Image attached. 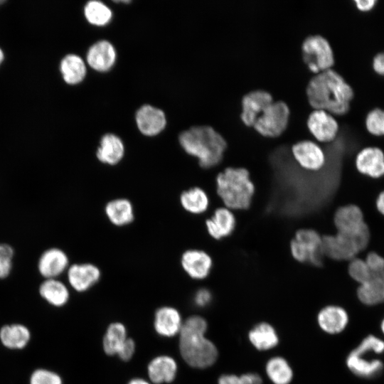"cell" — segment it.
<instances>
[{
	"label": "cell",
	"instance_id": "9c48e42d",
	"mask_svg": "<svg viewBox=\"0 0 384 384\" xmlns=\"http://www.w3.org/2000/svg\"><path fill=\"white\" fill-rule=\"evenodd\" d=\"M289 109L283 101H273L256 119L253 127L265 137H275L286 129Z\"/></svg>",
	"mask_w": 384,
	"mask_h": 384
},
{
	"label": "cell",
	"instance_id": "74e56055",
	"mask_svg": "<svg viewBox=\"0 0 384 384\" xmlns=\"http://www.w3.org/2000/svg\"><path fill=\"white\" fill-rule=\"evenodd\" d=\"M30 384H63L60 376L46 369H37L30 378Z\"/></svg>",
	"mask_w": 384,
	"mask_h": 384
},
{
	"label": "cell",
	"instance_id": "f1b7e54d",
	"mask_svg": "<svg viewBox=\"0 0 384 384\" xmlns=\"http://www.w3.org/2000/svg\"><path fill=\"white\" fill-rule=\"evenodd\" d=\"M60 70L65 82L75 85L85 78L86 65L80 56L71 53L63 57L60 63Z\"/></svg>",
	"mask_w": 384,
	"mask_h": 384
},
{
	"label": "cell",
	"instance_id": "44dd1931",
	"mask_svg": "<svg viewBox=\"0 0 384 384\" xmlns=\"http://www.w3.org/2000/svg\"><path fill=\"white\" fill-rule=\"evenodd\" d=\"M183 321L178 310L171 306H163L155 313L154 326L158 334L172 337L179 334Z\"/></svg>",
	"mask_w": 384,
	"mask_h": 384
},
{
	"label": "cell",
	"instance_id": "4316f807",
	"mask_svg": "<svg viewBox=\"0 0 384 384\" xmlns=\"http://www.w3.org/2000/svg\"><path fill=\"white\" fill-rule=\"evenodd\" d=\"M179 201L186 211L193 215L204 213L210 206V198L208 193L198 186L183 191L179 196Z\"/></svg>",
	"mask_w": 384,
	"mask_h": 384
},
{
	"label": "cell",
	"instance_id": "4fadbf2b",
	"mask_svg": "<svg viewBox=\"0 0 384 384\" xmlns=\"http://www.w3.org/2000/svg\"><path fill=\"white\" fill-rule=\"evenodd\" d=\"M307 126L319 142H330L338 134L339 125L333 114L324 110H314L309 115Z\"/></svg>",
	"mask_w": 384,
	"mask_h": 384
},
{
	"label": "cell",
	"instance_id": "7bdbcfd3",
	"mask_svg": "<svg viewBox=\"0 0 384 384\" xmlns=\"http://www.w3.org/2000/svg\"><path fill=\"white\" fill-rule=\"evenodd\" d=\"M378 0H354L357 10L362 13L370 12L375 7Z\"/></svg>",
	"mask_w": 384,
	"mask_h": 384
},
{
	"label": "cell",
	"instance_id": "bcb514c9",
	"mask_svg": "<svg viewBox=\"0 0 384 384\" xmlns=\"http://www.w3.org/2000/svg\"><path fill=\"white\" fill-rule=\"evenodd\" d=\"M4 58V54L2 49L0 48V64L2 63Z\"/></svg>",
	"mask_w": 384,
	"mask_h": 384
},
{
	"label": "cell",
	"instance_id": "d590c367",
	"mask_svg": "<svg viewBox=\"0 0 384 384\" xmlns=\"http://www.w3.org/2000/svg\"><path fill=\"white\" fill-rule=\"evenodd\" d=\"M347 273L350 279L358 285L367 282L373 277L364 259L359 256L348 262Z\"/></svg>",
	"mask_w": 384,
	"mask_h": 384
},
{
	"label": "cell",
	"instance_id": "4dcf8cb0",
	"mask_svg": "<svg viewBox=\"0 0 384 384\" xmlns=\"http://www.w3.org/2000/svg\"><path fill=\"white\" fill-rule=\"evenodd\" d=\"M251 343L258 350L265 351L275 347L279 342L277 334L267 323L256 325L248 335Z\"/></svg>",
	"mask_w": 384,
	"mask_h": 384
},
{
	"label": "cell",
	"instance_id": "f35d334b",
	"mask_svg": "<svg viewBox=\"0 0 384 384\" xmlns=\"http://www.w3.org/2000/svg\"><path fill=\"white\" fill-rule=\"evenodd\" d=\"M260 376L256 373H245L240 376L223 375L218 379V384H262Z\"/></svg>",
	"mask_w": 384,
	"mask_h": 384
},
{
	"label": "cell",
	"instance_id": "30bf717a",
	"mask_svg": "<svg viewBox=\"0 0 384 384\" xmlns=\"http://www.w3.org/2000/svg\"><path fill=\"white\" fill-rule=\"evenodd\" d=\"M336 232L346 235H358L369 229L359 206L347 204L338 207L333 215Z\"/></svg>",
	"mask_w": 384,
	"mask_h": 384
},
{
	"label": "cell",
	"instance_id": "5b68a950",
	"mask_svg": "<svg viewBox=\"0 0 384 384\" xmlns=\"http://www.w3.org/2000/svg\"><path fill=\"white\" fill-rule=\"evenodd\" d=\"M370 240V230L358 235L340 233L322 236V251L326 258L336 262H349L362 256Z\"/></svg>",
	"mask_w": 384,
	"mask_h": 384
},
{
	"label": "cell",
	"instance_id": "f546056e",
	"mask_svg": "<svg viewBox=\"0 0 384 384\" xmlns=\"http://www.w3.org/2000/svg\"><path fill=\"white\" fill-rule=\"evenodd\" d=\"M31 334L22 324L4 326L0 330V339L3 345L11 349H21L28 343Z\"/></svg>",
	"mask_w": 384,
	"mask_h": 384
},
{
	"label": "cell",
	"instance_id": "ffe728a7",
	"mask_svg": "<svg viewBox=\"0 0 384 384\" xmlns=\"http://www.w3.org/2000/svg\"><path fill=\"white\" fill-rule=\"evenodd\" d=\"M86 58L92 68L98 71H106L114 65L116 51L110 42L100 40L90 46Z\"/></svg>",
	"mask_w": 384,
	"mask_h": 384
},
{
	"label": "cell",
	"instance_id": "d6a6232c",
	"mask_svg": "<svg viewBox=\"0 0 384 384\" xmlns=\"http://www.w3.org/2000/svg\"><path fill=\"white\" fill-rule=\"evenodd\" d=\"M266 373L274 384H289L293 376L287 361L282 357H274L266 365Z\"/></svg>",
	"mask_w": 384,
	"mask_h": 384
},
{
	"label": "cell",
	"instance_id": "ee69618b",
	"mask_svg": "<svg viewBox=\"0 0 384 384\" xmlns=\"http://www.w3.org/2000/svg\"><path fill=\"white\" fill-rule=\"evenodd\" d=\"M375 206L378 213L384 217V190L380 191L377 196Z\"/></svg>",
	"mask_w": 384,
	"mask_h": 384
},
{
	"label": "cell",
	"instance_id": "603a6c76",
	"mask_svg": "<svg viewBox=\"0 0 384 384\" xmlns=\"http://www.w3.org/2000/svg\"><path fill=\"white\" fill-rule=\"evenodd\" d=\"M348 316L346 311L338 306L329 305L323 308L318 314L321 329L331 334L341 332L347 326Z\"/></svg>",
	"mask_w": 384,
	"mask_h": 384
},
{
	"label": "cell",
	"instance_id": "484cf974",
	"mask_svg": "<svg viewBox=\"0 0 384 384\" xmlns=\"http://www.w3.org/2000/svg\"><path fill=\"white\" fill-rule=\"evenodd\" d=\"M356 296L367 306H374L384 302V274L373 276L367 282L358 285Z\"/></svg>",
	"mask_w": 384,
	"mask_h": 384
},
{
	"label": "cell",
	"instance_id": "277c9868",
	"mask_svg": "<svg viewBox=\"0 0 384 384\" xmlns=\"http://www.w3.org/2000/svg\"><path fill=\"white\" fill-rule=\"evenodd\" d=\"M215 181L216 194L223 206L235 211L249 209L255 186L246 168L226 167L218 173Z\"/></svg>",
	"mask_w": 384,
	"mask_h": 384
},
{
	"label": "cell",
	"instance_id": "ba28073f",
	"mask_svg": "<svg viewBox=\"0 0 384 384\" xmlns=\"http://www.w3.org/2000/svg\"><path fill=\"white\" fill-rule=\"evenodd\" d=\"M302 51L304 62L316 74L334 65V50L328 40L321 35L306 37L302 43Z\"/></svg>",
	"mask_w": 384,
	"mask_h": 384
},
{
	"label": "cell",
	"instance_id": "60d3db41",
	"mask_svg": "<svg viewBox=\"0 0 384 384\" xmlns=\"http://www.w3.org/2000/svg\"><path fill=\"white\" fill-rule=\"evenodd\" d=\"M212 299V294L210 292L205 288L198 289L194 296L195 304L200 307L207 306Z\"/></svg>",
	"mask_w": 384,
	"mask_h": 384
},
{
	"label": "cell",
	"instance_id": "ab89813d",
	"mask_svg": "<svg viewBox=\"0 0 384 384\" xmlns=\"http://www.w3.org/2000/svg\"><path fill=\"white\" fill-rule=\"evenodd\" d=\"M363 257L373 276L384 274V257L373 250H368L361 256Z\"/></svg>",
	"mask_w": 384,
	"mask_h": 384
},
{
	"label": "cell",
	"instance_id": "c3c4849f",
	"mask_svg": "<svg viewBox=\"0 0 384 384\" xmlns=\"http://www.w3.org/2000/svg\"><path fill=\"white\" fill-rule=\"evenodd\" d=\"M3 2H4V1H0V4H1V3H3Z\"/></svg>",
	"mask_w": 384,
	"mask_h": 384
},
{
	"label": "cell",
	"instance_id": "836d02e7",
	"mask_svg": "<svg viewBox=\"0 0 384 384\" xmlns=\"http://www.w3.org/2000/svg\"><path fill=\"white\" fill-rule=\"evenodd\" d=\"M84 14L87 21L96 26L105 25L112 16L111 9L103 2L97 0L90 1L85 4Z\"/></svg>",
	"mask_w": 384,
	"mask_h": 384
},
{
	"label": "cell",
	"instance_id": "e575fe53",
	"mask_svg": "<svg viewBox=\"0 0 384 384\" xmlns=\"http://www.w3.org/2000/svg\"><path fill=\"white\" fill-rule=\"evenodd\" d=\"M364 125L366 132L372 137H384V110L371 109L366 115Z\"/></svg>",
	"mask_w": 384,
	"mask_h": 384
},
{
	"label": "cell",
	"instance_id": "f6af8a7d",
	"mask_svg": "<svg viewBox=\"0 0 384 384\" xmlns=\"http://www.w3.org/2000/svg\"><path fill=\"white\" fill-rule=\"evenodd\" d=\"M127 384H151V383L144 379L136 378L129 380Z\"/></svg>",
	"mask_w": 384,
	"mask_h": 384
},
{
	"label": "cell",
	"instance_id": "ac0fdd59",
	"mask_svg": "<svg viewBox=\"0 0 384 384\" xmlns=\"http://www.w3.org/2000/svg\"><path fill=\"white\" fill-rule=\"evenodd\" d=\"M272 102V96L267 91L256 90L248 92L242 99V121L253 127L257 117Z\"/></svg>",
	"mask_w": 384,
	"mask_h": 384
},
{
	"label": "cell",
	"instance_id": "7a4b0ae2",
	"mask_svg": "<svg viewBox=\"0 0 384 384\" xmlns=\"http://www.w3.org/2000/svg\"><path fill=\"white\" fill-rule=\"evenodd\" d=\"M207 323L200 316H192L183 322L179 333L180 353L190 366L206 368L218 358V351L212 341L206 338Z\"/></svg>",
	"mask_w": 384,
	"mask_h": 384
},
{
	"label": "cell",
	"instance_id": "5bb4252c",
	"mask_svg": "<svg viewBox=\"0 0 384 384\" xmlns=\"http://www.w3.org/2000/svg\"><path fill=\"white\" fill-rule=\"evenodd\" d=\"M181 265L183 271L192 279L201 280L210 273L213 265L211 256L205 250L190 249L183 252Z\"/></svg>",
	"mask_w": 384,
	"mask_h": 384
},
{
	"label": "cell",
	"instance_id": "8992f818",
	"mask_svg": "<svg viewBox=\"0 0 384 384\" xmlns=\"http://www.w3.org/2000/svg\"><path fill=\"white\" fill-rule=\"evenodd\" d=\"M384 352V341L370 335L348 356L346 365L356 375L370 378L378 375L383 368L381 360L375 358Z\"/></svg>",
	"mask_w": 384,
	"mask_h": 384
},
{
	"label": "cell",
	"instance_id": "b9f144b4",
	"mask_svg": "<svg viewBox=\"0 0 384 384\" xmlns=\"http://www.w3.org/2000/svg\"><path fill=\"white\" fill-rule=\"evenodd\" d=\"M134 341L132 338H128L117 356L122 360L127 361L132 357L133 354L134 353Z\"/></svg>",
	"mask_w": 384,
	"mask_h": 384
},
{
	"label": "cell",
	"instance_id": "e0dca14e",
	"mask_svg": "<svg viewBox=\"0 0 384 384\" xmlns=\"http://www.w3.org/2000/svg\"><path fill=\"white\" fill-rule=\"evenodd\" d=\"M66 272L69 284L78 292L90 289L101 277L99 267L90 262L70 265Z\"/></svg>",
	"mask_w": 384,
	"mask_h": 384
},
{
	"label": "cell",
	"instance_id": "7dc6e473",
	"mask_svg": "<svg viewBox=\"0 0 384 384\" xmlns=\"http://www.w3.org/2000/svg\"><path fill=\"white\" fill-rule=\"evenodd\" d=\"M380 328H381V331H382L383 334H384V319H383V321L381 322Z\"/></svg>",
	"mask_w": 384,
	"mask_h": 384
},
{
	"label": "cell",
	"instance_id": "8d00e7d4",
	"mask_svg": "<svg viewBox=\"0 0 384 384\" xmlns=\"http://www.w3.org/2000/svg\"><path fill=\"white\" fill-rule=\"evenodd\" d=\"M14 253L11 245L0 243V279H5L11 274Z\"/></svg>",
	"mask_w": 384,
	"mask_h": 384
},
{
	"label": "cell",
	"instance_id": "9a60e30c",
	"mask_svg": "<svg viewBox=\"0 0 384 384\" xmlns=\"http://www.w3.org/2000/svg\"><path fill=\"white\" fill-rule=\"evenodd\" d=\"M206 231L216 240L233 235L236 228V217L233 210L225 206L217 207L210 218L205 220Z\"/></svg>",
	"mask_w": 384,
	"mask_h": 384
},
{
	"label": "cell",
	"instance_id": "3957f363",
	"mask_svg": "<svg viewBox=\"0 0 384 384\" xmlns=\"http://www.w3.org/2000/svg\"><path fill=\"white\" fill-rule=\"evenodd\" d=\"M183 150L198 159L203 169L215 167L222 161L227 142L210 126H195L182 132L178 137Z\"/></svg>",
	"mask_w": 384,
	"mask_h": 384
},
{
	"label": "cell",
	"instance_id": "d6986e66",
	"mask_svg": "<svg viewBox=\"0 0 384 384\" xmlns=\"http://www.w3.org/2000/svg\"><path fill=\"white\" fill-rule=\"evenodd\" d=\"M136 122L143 134L154 136L164 129L166 119L161 109L150 105H144L137 111Z\"/></svg>",
	"mask_w": 384,
	"mask_h": 384
},
{
	"label": "cell",
	"instance_id": "cb8c5ba5",
	"mask_svg": "<svg viewBox=\"0 0 384 384\" xmlns=\"http://www.w3.org/2000/svg\"><path fill=\"white\" fill-rule=\"evenodd\" d=\"M177 363L169 356H159L148 365V375L151 381L156 384L172 382L177 373Z\"/></svg>",
	"mask_w": 384,
	"mask_h": 384
},
{
	"label": "cell",
	"instance_id": "7c38bea8",
	"mask_svg": "<svg viewBox=\"0 0 384 384\" xmlns=\"http://www.w3.org/2000/svg\"><path fill=\"white\" fill-rule=\"evenodd\" d=\"M354 165L361 175L379 179L384 176V151L375 146L363 147L357 152Z\"/></svg>",
	"mask_w": 384,
	"mask_h": 384
},
{
	"label": "cell",
	"instance_id": "8fae6325",
	"mask_svg": "<svg viewBox=\"0 0 384 384\" xmlns=\"http://www.w3.org/2000/svg\"><path fill=\"white\" fill-rule=\"evenodd\" d=\"M292 153L297 163L305 171L316 172L326 165L324 150L314 142L302 140L294 144Z\"/></svg>",
	"mask_w": 384,
	"mask_h": 384
},
{
	"label": "cell",
	"instance_id": "1f68e13d",
	"mask_svg": "<svg viewBox=\"0 0 384 384\" xmlns=\"http://www.w3.org/2000/svg\"><path fill=\"white\" fill-rule=\"evenodd\" d=\"M127 338L126 328L122 324H111L103 338L105 352L110 356L118 355Z\"/></svg>",
	"mask_w": 384,
	"mask_h": 384
},
{
	"label": "cell",
	"instance_id": "83f0119b",
	"mask_svg": "<svg viewBox=\"0 0 384 384\" xmlns=\"http://www.w3.org/2000/svg\"><path fill=\"white\" fill-rule=\"evenodd\" d=\"M39 294L47 302L54 306L65 305L70 297L67 286L56 279H46L39 287Z\"/></svg>",
	"mask_w": 384,
	"mask_h": 384
},
{
	"label": "cell",
	"instance_id": "2e32d148",
	"mask_svg": "<svg viewBox=\"0 0 384 384\" xmlns=\"http://www.w3.org/2000/svg\"><path fill=\"white\" fill-rule=\"evenodd\" d=\"M69 258L66 252L58 247H50L45 250L37 262L39 274L46 279H56L67 271Z\"/></svg>",
	"mask_w": 384,
	"mask_h": 384
},
{
	"label": "cell",
	"instance_id": "52a82bcc",
	"mask_svg": "<svg viewBox=\"0 0 384 384\" xmlns=\"http://www.w3.org/2000/svg\"><path fill=\"white\" fill-rule=\"evenodd\" d=\"M290 254L299 263L322 267L326 260L322 251V236L311 228H299L289 242Z\"/></svg>",
	"mask_w": 384,
	"mask_h": 384
},
{
	"label": "cell",
	"instance_id": "7402d4cb",
	"mask_svg": "<svg viewBox=\"0 0 384 384\" xmlns=\"http://www.w3.org/2000/svg\"><path fill=\"white\" fill-rule=\"evenodd\" d=\"M124 151L122 139L118 136L109 133L101 138L96 156L101 163L113 166L122 159Z\"/></svg>",
	"mask_w": 384,
	"mask_h": 384
},
{
	"label": "cell",
	"instance_id": "d4e9b609",
	"mask_svg": "<svg viewBox=\"0 0 384 384\" xmlns=\"http://www.w3.org/2000/svg\"><path fill=\"white\" fill-rule=\"evenodd\" d=\"M105 213L109 221L117 227L127 225L134 219L133 205L124 198L110 201L105 205Z\"/></svg>",
	"mask_w": 384,
	"mask_h": 384
},
{
	"label": "cell",
	"instance_id": "6da1fadb",
	"mask_svg": "<svg viewBox=\"0 0 384 384\" xmlns=\"http://www.w3.org/2000/svg\"><path fill=\"white\" fill-rule=\"evenodd\" d=\"M306 95L315 110H324L333 115L346 114L355 96L351 85L332 68L316 73L309 80Z\"/></svg>",
	"mask_w": 384,
	"mask_h": 384
}]
</instances>
